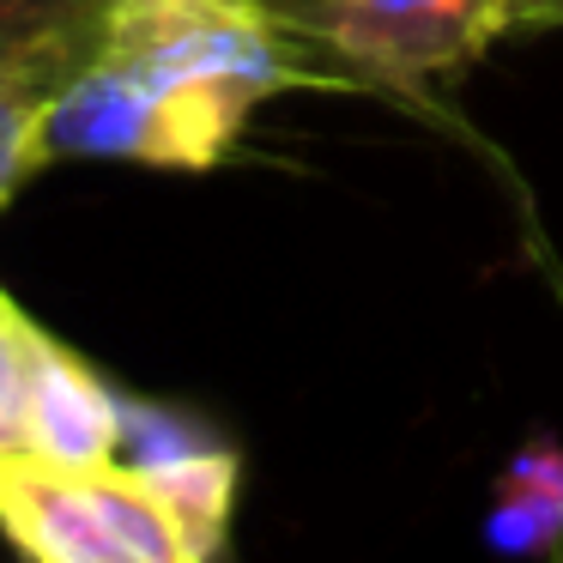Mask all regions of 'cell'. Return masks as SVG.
Masks as SVG:
<instances>
[{
  "instance_id": "7a4b0ae2",
  "label": "cell",
  "mask_w": 563,
  "mask_h": 563,
  "mask_svg": "<svg viewBox=\"0 0 563 563\" xmlns=\"http://www.w3.org/2000/svg\"><path fill=\"white\" fill-rule=\"evenodd\" d=\"M279 19L345 91L418 103L430 79L473 67L515 31V0H279Z\"/></svg>"
},
{
  "instance_id": "3957f363",
  "label": "cell",
  "mask_w": 563,
  "mask_h": 563,
  "mask_svg": "<svg viewBox=\"0 0 563 563\" xmlns=\"http://www.w3.org/2000/svg\"><path fill=\"white\" fill-rule=\"evenodd\" d=\"M0 533L25 563H195L134 466H55L0 454Z\"/></svg>"
},
{
  "instance_id": "ba28073f",
  "label": "cell",
  "mask_w": 563,
  "mask_h": 563,
  "mask_svg": "<svg viewBox=\"0 0 563 563\" xmlns=\"http://www.w3.org/2000/svg\"><path fill=\"white\" fill-rule=\"evenodd\" d=\"M43 115H49L43 91L0 74V212L13 207L19 188L49 164V152H43Z\"/></svg>"
},
{
  "instance_id": "5b68a950",
  "label": "cell",
  "mask_w": 563,
  "mask_h": 563,
  "mask_svg": "<svg viewBox=\"0 0 563 563\" xmlns=\"http://www.w3.org/2000/svg\"><path fill=\"white\" fill-rule=\"evenodd\" d=\"M122 449V388L98 376L74 345L37 328L25 369V449L55 466H110Z\"/></svg>"
},
{
  "instance_id": "9c48e42d",
  "label": "cell",
  "mask_w": 563,
  "mask_h": 563,
  "mask_svg": "<svg viewBox=\"0 0 563 563\" xmlns=\"http://www.w3.org/2000/svg\"><path fill=\"white\" fill-rule=\"evenodd\" d=\"M31 340L37 321L0 291V454L25 449V369H31Z\"/></svg>"
},
{
  "instance_id": "30bf717a",
  "label": "cell",
  "mask_w": 563,
  "mask_h": 563,
  "mask_svg": "<svg viewBox=\"0 0 563 563\" xmlns=\"http://www.w3.org/2000/svg\"><path fill=\"white\" fill-rule=\"evenodd\" d=\"M563 0H515V31H558Z\"/></svg>"
},
{
  "instance_id": "277c9868",
  "label": "cell",
  "mask_w": 563,
  "mask_h": 563,
  "mask_svg": "<svg viewBox=\"0 0 563 563\" xmlns=\"http://www.w3.org/2000/svg\"><path fill=\"white\" fill-rule=\"evenodd\" d=\"M115 461L134 466L158 490V503L170 509L188 558L195 563L219 558L224 539H231L236 478H243L231 442H219L207 424H195L176 406L122 394V449H115Z\"/></svg>"
},
{
  "instance_id": "52a82bcc",
  "label": "cell",
  "mask_w": 563,
  "mask_h": 563,
  "mask_svg": "<svg viewBox=\"0 0 563 563\" xmlns=\"http://www.w3.org/2000/svg\"><path fill=\"white\" fill-rule=\"evenodd\" d=\"M497 551H558L563 545V454L533 449L509 466L490 509Z\"/></svg>"
},
{
  "instance_id": "8fae6325",
  "label": "cell",
  "mask_w": 563,
  "mask_h": 563,
  "mask_svg": "<svg viewBox=\"0 0 563 563\" xmlns=\"http://www.w3.org/2000/svg\"><path fill=\"white\" fill-rule=\"evenodd\" d=\"M545 563H563V545H558V551H545Z\"/></svg>"
},
{
  "instance_id": "8992f818",
  "label": "cell",
  "mask_w": 563,
  "mask_h": 563,
  "mask_svg": "<svg viewBox=\"0 0 563 563\" xmlns=\"http://www.w3.org/2000/svg\"><path fill=\"white\" fill-rule=\"evenodd\" d=\"M115 0H0V74L62 98L79 67L98 62Z\"/></svg>"
},
{
  "instance_id": "6da1fadb",
  "label": "cell",
  "mask_w": 563,
  "mask_h": 563,
  "mask_svg": "<svg viewBox=\"0 0 563 563\" xmlns=\"http://www.w3.org/2000/svg\"><path fill=\"white\" fill-rule=\"evenodd\" d=\"M279 91H345V79L279 19V0H115L91 67L43 115L49 164L219 170Z\"/></svg>"
}]
</instances>
